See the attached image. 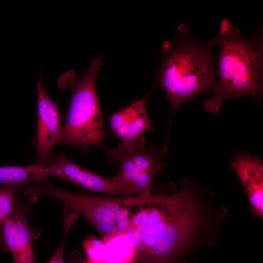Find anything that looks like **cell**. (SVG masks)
<instances>
[{
    "label": "cell",
    "instance_id": "1",
    "mask_svg": "<svg viewBox=\"0 0 263 263\" xmlns=\"http://www.w3.org/2000/svg\"><path fill=\"white\" fill-rule=\"evenodd\" d=\"M125 234L150 263H167L184 246L198 222L197 206L186 190L168 196L132 198Z\"/></svg>",
    "mask_w": 263,
    "mask_h": 263
},
{
    "label": "cell",
    "instance_id": "4",
    "mask_svg": "<svg viewBox=\"0 0 263 263\" xmlns=\"http://www.w3.org/2000/svg\"><path fill=\"white\" fill-rule=\"evenodd\" d=\"M102 65L101 57L98 56L78 80L73 71L64 74L58 78L59 88H70L72 92L59 142L61 144L79 146L85 151H88L91 146L106 147L103 117L95 83Z\"/></svg>",
    "mask_w": 263,
    "mask_h": 263
},
{
    "label": "cell",
    "instance_id": "14",
    "mask_svg": "<svg viewBox=\"0 0 263 263\" xmlns=\"http://www.w3.org/2000/svg\"><path fill=\"white\" fill-rule=\"evenodd\" d=\"M30 182L0 185V224L13 213L17 203V192L25 189Z\"/></svg>",
    "mask_w": 263,
    "mask_h": 263
},
{
    "label": "cell",
    "instance_id": "2",
    "mask_svg": "<svg viewBox=\"0 0 263 263\" xmlns=\"http://www.w3.org/2000/svg\"><path fill=\"white\" fill-rule=\"evenodd\" d=\"M186 25L180 24L176 39L162 45L163 59L156 78L171 107L170 120L186 102L218 88L213 63L211 40L202 43L192 39Z\"/></svg>",
    "mask_w": 263,
    "mask_h": 263
},
{
    "label": "cell",
    "instance_id": "16",
    "mask_svg": "<svg viewBox=\"0 0 263 263\" xmlns=\"http://www.w3.org/2000/svg\"><path fill=\"white\" fill-rule=\"evenodd\" d=\"M78 252L75 251L71 254V261L70 263H97L88 261L86 259L83 260L80 258V256L77 255Z\"/></svg>",
    "mask_w": 263,
    "mask_h": 263
},
{
    "label": "cell",
    "instance_id": "5",
    "mask_svg": "<svg viewBox=\"0 0 263 263\" xmlns=\"http://www.w3.org/2000/svg\"><path fill=\"white\" fill-rule=\"evenodd\" d=\"M26 194L45 195L61 202L82 214L95 227L104 241L125 234L131 220L132 198L92 196L55 187L47 182H34L25 189Z\"/></svg>",
    "mask_w": 263,
    "mask_h": 263
},
{
    "label": "cell",
    "instance_id": "12",
    "mask_svg": "<svg viewBox=\"0 0 263 263\" xmlns=\"http://www.w3.org/2000/svg\"><path fill=\"white\" fill-rule=\"evenodd\" d=\"M103 241L105 244L103 263H130L135 257L134 247L125 234H118Z\"/></svg>",
    "mask_w": 263,
    "mask_h": 263
},
{
    "label": "cell",
    "instance_id": "11",
    "mask_svg": "<svg viewBox=\"0 0 263 263\" xmlns=\"http://www.w3.org/2000/svg\"><path fill=\"white\" fill-rule=\"evenodd\" d=\"M246 192L252 211L256 216L263 215V165L261 158L241 152L230 160Z\"/></svg>",
    "mask_w": 263,
    "mask_h": 263
},
{
    "label": "cell",
    "instance_id": "13",
    "mask_svg": "<svg viewBox=\"0 0 263 263\" xmlns=\"http://www.w3.org/2000/svg\"><path fill=\"white\" fill-rule=\"evenodd\" d=\"M31 181L47 182L39 173L36 163L27 166H0V185Z\"/></svg>",
    "mask_w": 263,
    "mask_h": 263
},
{
    "label": "cell",
    "instance_id": "6",
    "mask_svg": "<svg viewBox=\"0 0 263 263\" xmlns=\"http://www.w3.org/2000/svg\"><path fill=\"white\" fill-rule=\"evenodd\" d=\"M105 150L109 161L118 168L113 178L119 186L139 197L152 195L153 179L166 167L158 147L146 143L126 146L120 143L115 149L105 147Z\"/></svg>",
    "mask_w": 263,
    "mask_h": 263
},
{
    "label": "cell",
    "instance_id": "3",
    "mask_svg": "<svg viewBox=\"0 0 263 263\" xmlns=\"http://www.w3.org/2000/svg\"><path fill=\"white\" fill-rule=\"evenodd\" d=\"M241 31L226 19L212 40L220 45L217 56L218 88L204 103L208 112L217 113L227 98L247 94L257 97L262 88L263 40L260 35L251 40L240 38Z\"/></svg>",
    "mask_w": 263,
    "mask_h": 263
},
{
    "label": "cell",
    "instance_id": "9",
    "mask_svg": "<svg viewBox=\"0 0 263 263\" xmlns=\"http://www.w3.org/2000/svg\"><path fill=\"white\" fill-rule=\"evenodd\" d=\"M33 228L17 202L12 215L0 224L1 249L11 254L14 263H37L33 246Z\"/></svg>",
    "mask_w": 263,
    "mask_h": 263
},
{
    "label": "cell",
    "instance_id": "7",
    "mask_svg": "<svg viewBox=\"0 0 263 263\" xmlns=\"http://www.w3.org/2000/svg\"><path fill=\"white\" fill-rule=\"evenodd\" d=\"M54 158L49 165L37 163L38 171L46 179L48 176H56L92 191L122 198L139 197L136 193L119 186L113 177L105 178L94 173L75 163L62 153Z\"/></svg>",
    "mask_w": 263,
    "mask_h": 263
},
{
    "label": "cell",
    "instance_id": "8",
    "mask_svg": "<svg viewBox=\"0 0 263 263\" xmlns=\"http://www.w3.org/2000/svg\"><path fill=\"white\" fill-rule=\"evenodd\" d=\"M38 116L35 139L37 163L44 164L53 155L52 149L61 139L63 125L58 105L47 94L40 77L37 83Z\"/></svg>",
    "mask_w": 263,
    "mask_h": 263
},
{
    "label": "cell",
    "instance_id": "10",
    "mask_svg": "<svg viewBox=\"0 0 263 263\" xmlns=\"http://www.w3.org/2000/svg\"><path fill=\"white\" fill-rule=\"evenodd\" d=\"M149 95L107 116L112 134L120 143L130 146L146 143L144 133L153 131L146 105Z\"/></svg>",
    "mask_w": 263,
    "mask_h": 263
},
{
    "label": "cell",
    "instance_id": "15",
    "mask_svg": "<svg viewBox=\"0 0 263 263\" xmlns=\"http://www.w3.org/2000/svg\"><path fill=\"white\" fill-rule=\"evenodd\" d=\"M83 247L89 261L103 263L105 260V244L102 240L92 235L83 241Z\"/></svg>",
    "mask_w": 263,
    "mask_h": 263
}]
</instances>
